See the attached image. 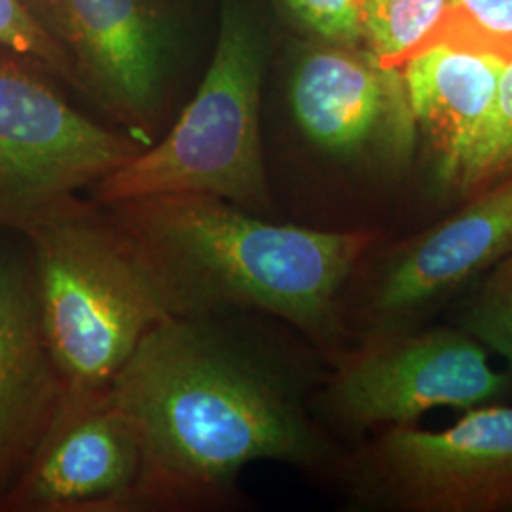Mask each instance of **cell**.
<instances>
[{
    "mask_svg": "<svg viewBox=\"0 0 512 512\" xmlns=\"http://www.w3.org/2000/svg\"><path fill=\"white\" fill-rule=\"evenodd\" d=\"M143 473L129 512L207 511L236 501L256 461L313 469L327 444L291 365L239 313L165 317L110 385Z\"/></svg>",
    "mask_w": 512,
    "mask_h": 512,
    "instance_id": "cell-1",
    "label": "cell"
},
{
    "mask_svg": "<svg viewBox=\"0 0 512 512\" xmlns=\"http://www.w3.org/2000/svg\"><path fill=\"white\" fill-rule=\"evenodd\" d=\"M99 205L169 317L258 311L325 348L344 336L342 291L378 239L361 228L279 224L211 194Z\"/></svg>",
    "mask_w": 512,
    "mask_h": 512,
    "instance_id": "cell-2",
    "label": "cell"
},
{
    "mask_svg": "<svg viewBox=\"0 0 512 512\" xmlns=\"http://www.w3.org/2000/svg\"><path fill=\"white\" fill-rule=\"evenodd\" d=\"M10 230L29 245L42 323L69 389H109L133 351L165 317L103 207L80 194L44 203Z\"/></svg>",
    "mask_w": 512,
    "mask_h": 512,
    "instance_id": "cell-3",
    "label": "cell"
},
{
    "mask_svg": "<svg viewBox=\"0 0 512 512\" xmlns=\"http://www.w3.org/2000/svg\"><path fill=\"white\" fill-rule=\"evenodd\" d=\"M262 50L251 23L226 8L200 88L156 145L93 186V200L211 194L266 217L272 207L260 133Z\"/></svg>",
    "mask_w": 512,
    "mask_h": 512,
    "instance_id": "cell-4",
    "label": "cell"
},
{
    "mask_svg": "<svg viewBox=\"0 0 512 512\" xmlns=\"http://www.w3.org/2000/svg\"><path fill=\"white\" fill-rule=\"evenodd\" d=\"M353 482L366 501L403 511H512V406H476L444 431L387 427Z\"/></svg>",
    "mask_w": 512,
    "mask_h": 512,
    "instance_id": "cell-5",
    "label": "cell"
},
{
    "mask_svg": "<svg viewBox=\"0 0 512 512\" xmlns=\"http://www.w3.org/2000/svg\"><path fill=\"white\" fill-rule=\"evenodd\" d=\"M147 147L71 107L29 63L0 59V228L93 188Z\"/></svg>",
    "mask_w": 512,
    "mask_h": 512,
    "instance_id": "cell-6",
    "label": "cell"
},
{
    "mask_svg": "<svg viewBox=\"0 0 512 512\" xmlns=\"http://www.w3.org/2000/svg\"><path fill=\"white\" fill-rule=\"evenodd\" d=\"M511 389L495 372L488 349L467 330L435 329L365 338L340 357L327 385L330 414L349 429L410 427L437 406L471 410L492 404Z\"/></svg>",
    "mask_w": 512,
    "mask_h": 512,
    "instance_id": "cell-7",
    "label": "cell"
},
{
    "mask_svg": "<svg viewBox=\"0 0 512 512\" xmlns=\"http://www.w3.org/2000/svg\"><path fill=\"white\" fill-rule=\"evenodd\" d=\"M141 473V442L110 387H65L0 512H129Z\"/></svg>",
    "mask_w": 512,
    "mask_h": 512,
    "instance_id": "cell-8",
    "label": "cell"
},
{
    "mask_svg": "<svg viewBox=\"0 0 512 512\" xmlns=\"http://www.w3.org/2000/svg\"><path fill=\"white\" fill-rule=\"evenodd\" d=\"M73 65L74 86L143 141L165 110L164 55L145 0H25Z\"/></svg>",
    "mask_w": 512,
    "mask_h": 512,
    "instance_id": "cell-9",
    "label": "cell"
},
{
    "mask_svg": "<svg viewBox=\"0 0 512 512\" xmlns=\"http://www.w3.org/2000/svg\"><path fill=\"white\" fill-rule=\"evenodd\" d=\"M511 251L512 173L385 260L361 311L366 338L403 332L408 319L492 270Z\"/></svg>",
    "mask_w": 512,
    "mask_h": 512,
    "instance_id": "cell-10",
    "label": "cell"
},
{
    "mask_svg": "<svg viewBox=\"0 0 512 512\" xmlns=\"http://www.w3.org/2000/svg\"><path fill=\"white\" fill-rule=\"evenodd\" d=\"M63 393L29 245L16 230L0 228V501L50 427Z\"/></svg>",
    "mask_w": 512,
    "mask_h": 512,
    "instance_id": "cell-11",
    "label": "cell"
},
{
    "mask_svg": "<svg viewBox=\"0 0 512 512\" xmlns=\"http://www.w3.org/2000/svg\"><path fill=\"white\" fill-rule=\"evenodd\" d=\"M289 105L311 145L336 158H359L378 145L403 148L414 120L403 84L368 50L330 44L306 55L293 74Z\"/></svg>",
    "mask_w": 512,
    "mask_h": 512,
    "instance_id": "cell-12",
    "label": "cell"
},
{
    "mask_svg": "<svg viewBox=\"0 0 512 512\" xmlns=\"http://www.w3.org/2000/svg\"><path fill=\"white\" fill-rule=\"evenodd\" d=\"M406 61V101L439 152L444 181L488 124L509 59L467 42H439Z\"/></svg>",
    "mask_w": 512,
    "mask_h": 512,
    "instance_id": "cell-13",
    "label": "cell"
},
{
    "mask_svg": "<svg viewBox=\"0 0 512 512\" xmlns=\"http://www.w3.org/2000/svg\"><path fill=\"white\" fill-rule=\"evenodd\" d=\"M450 12V0H363V44L393 71Z\"/></svg>",
    "mask_w": 512,
    "mask_h": 512,
    "instance_id": "cell-14",
    "label": "cell"
},
{
    "mask_svg": "<svg viewBox=\"0 0 512 512\" xmlns=\"http://www.w3.org/2000/svg\"><path fill=\"white\" fill-rule=\"evenodd\" d=\"M512 173V57L501 76L499 95L488 124L478 135L475 145L459 160L444 184L463 196H473L478 190Z\"/></svg>",
    "mask_w": 512,
    "mask_h": 512,
    "instance_id": "cell-15",
    "label": "cell"
},
{
    "mask_svg": "<svg viewBox=\"0 0 512 512\" xmlns=\"http://www.w3.org/2000/svg\"><path fill=\"white\" fill-rule=\"evenodd\" d=\"M461 329L512 368V251L501 258L469 304Z\"/></svg>",
    "mask_w": 512,
    "mask_h": 512,
    "instance_id": "cell-16",
    "label": "cell"
},
{
    "mask_svg": "<svg viewBox=\"0 0 512 512\" xmlns=\"http://www.w3.org/2000/svg\"><path fill=\"white\" fill-rule=\"evenodd\" d=\"M0 50L33 61L74 86L73 65L25 0H0Z\"/></svg>",
    "mask_w": 512,
    "mask_h": 512,
    "instance_id": "cell-17",
    "label": "cell"
},
{
    "mask_svg": "<svg viewBox=\"0 0 512 512\" xmlns=\"http://www.w3.org/2000/svg\"><path fill=\"white\" fill-rule=\"evenodd\" d=\"M296 18L330 44L363 42V0H285Z\"/></svg>",
    "mask_w": 512,
    "mask_h": 512,
    "instance_id": "cell-18",
    "label": "cell"
},
{
    "mask_svg": "<svg viewBox=\"0 0 512 512\" xmlns=\"http://www.w3.org/2000/svg\"><path fill=\"white\" fill-rule=\"evenodd\" d=\"M450 10L463 19L465 27L475 31L486 50L497 46L495 52L501 54V48H507L505 55L511 59L512 0H450Z\"/></svg>",
    "mask_w": 512,
    "mask_h": 512,
    "instance_id": "cell-19",
    "label": "cell"
}]
</instances>
